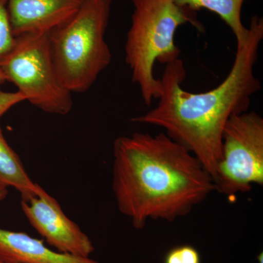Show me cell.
<instances>
[{
    "mask_svg": "<svg viewBox=\"0 0 263 263\" xmlns=\"http://www.w3.org/2000/svg\"><path fill=\"white\" fill-rule=\"evenodd\" d=\"M0 70L6 81L40 110L56 115H67L72 110V93L57 75L48 32L15 36L13 48L0 61Z\"/></svg>",
    "mask_w": 263,
    "mask_h": 263,
    "instance_id": "5",
    "label": "cell"
},
{
    "mask_svg": "<svg viewBox=\"0 0 263 263\" xmlns=\"http://www.w3.org/2000/svg\"><path fill=\"white\" fill-rule=\"evenodd\" d=\"M26 101V98L19 91L10 92L0 90V118L17 104Z\"/></svg>",
    "mask_w": 263,
    "mask_h": 263,
    "instance_id": "14",
    "label": "cell"
},
{
    "mask_svg": "<svg viewBox=\"0 0 263 263\" xmlns=\"http://www.w3.org/2000/svg\"><path fill=\"white\" fill-rule=\"evenodd\" d=\"M263 40V18L254 15L247 41L236 48L233 67L220 84L205 92L183 90L186 77L182 60L165 65L160 79V91L155 108L132 122L164 129L175 141L186 147L215 178L221 157L222 134L228 120L249 111L252 98L261 89L254 65Z\"/></svg>",
    "mask_w": 263,
    "mask_h": 263,
    "instance_id": "1",
    "label": "cell"
},
{
    "mask_svg": "<svg viewBox=\"0 0 263 263\" xmlns=\"http://www.w3.org/2000/svg\"><path fill=\"white\" fill-rule=\"evenodd\" d=\"M214 183L215 190L229 197L263 184V119L258 114L247 111L227 122Z\"/></svg>",
    "mask_w": 263,
    "mask_h": 263,
    "instance_id": "6",
    "label": "cell"
},
{
    "mask_svg": "<svg viewBox=\"0 0 263 263\" xmlns=\"http://www.w3.org/2000/svg\"><path fill=\"white\" fill-rule=\"evenodd\" d=\"M21 205L29 224L58 252L86 257L94 252L89 236L65 215L58 201L45 190L36 196L22 199Z\"/></svg>",
    "mask_w": 263,
    "mask_h": 263,
    "instance_id": "7",
    "label": "cell"
},
{
    "mask_svg": "<svg viewBox=\"0 0 263 263\" xmlns=\"http://www.w3.org/2000/svg\"><path fill=\"white\" fill-rule=\"evenodd\" d=\"M257 260H258V263H263V254L262 252L259 254V255L257 256Z\"/></svg>",
    "mask_w": 263,
    "mask_h": 263,
    "instance_id": "18",
    "label": "cell"
},
{
    "mask_svg": "<svg viewBox=\"0 0 263 263\" xmlns=\"http://www.w3.org/2000/svg\"><path fill=\"white\" fill-rule=\"evenodd\" d=\"M0 263H18L16 262H13V261L8 260V259H5L0 257Z\"/></svg>",
    "mask_w": 263,
    "mask_h": 263,
    "instance_id": "17",
    "label": "cell"
},
{
    "mask_svg": "<svg viewBox=\"0 0 263 263\" xmlns=\"http://www.w3.org/2000/svg\"><path fill=\"white\" fill-rule=\"evenodd\" d=\"M15 41L7 9L6 0H0V61L13 48Z\"/></svg>",
    "mask_w": 263,
    "mask_h": 263,
    "instance_id": "12",
    "label": "cell"
},
{
    "mask_svg": "<svg viewBox=\"0 0 263 263\" xmlns=\"http://www.w3.org/2000/svg\"><path fill=\"white\" fill-rule=\"evenodd\" d=\"M178 6L195 12L206 9L219 15L231 29L236 39L237 47L248 37L249 28L243 25L241 11L246 0H173Z\"/></svg>",
    "mask_w": 263,
    "mask_h": 263,
    "instance_id": "11",
    "label": "cell"
},
{
    "mask_svg": "<svg viewBox=\"0 0 263 263\" xmlns=\"http://www.w3.org/2000/svg\"><path fill=\"white\" fill-rule=\"evenodd\" d=\"M134 10L126 39L125 59L133 83L139 86L148 106L158 99L160 79L154 75L156 62L167 65L179 59L175 43L176 29L190 23L203 30L195 12L178 6L173 0H133Z\"/></svg>",
    "mask_w": 263,
    "mask_h": 263,
    "instance_id": "3",
    "label": "cell"
},
{
    "mask_svg": "<svg viewBox=\"0 0 263 263\" xmlns=\"http://www.w3.org/2000/svg\"><path fill=\"white\" fill-rule=\"evenodd\" d=\"M6 79H5L4 74L0 70V84H3V83L6 82Z\"/></svg>",
    "mask_w": 263,
    "mask_h": 263,
    "instance_id": "16",
    "label": "cell"
},
{
    "mask_svg": "<svg viewBox=\"0 0 263 263\" xmlns=\"http://www.w3.org/2000/svg\"><path fill=\"white\" fill-rule=\"evenodd\" d=\"M8 189L1 187L0 186V203L5 200V197L8 195Z\"/></svg>",
    "mask_w": 263,
    "mask_h": 263,
    "instance_id": "15",
    "label": "cell"
},
{
    "mask_svg": "<svg viewBox=\"0 0 263 263\" xmlns=\"http://www.w3.org/2000/svg\"><path fill=\"white\" fill-rule=\"evenodd\" d=\"M112 0H87L73 16L48 32L57 75L71 93L89 90L111 62L105 41Z\"/></svg>",
    "mask_w": 263,
    "mask_h": 263,
    "instance_id": "4",
    "label": "cell"
},
{
    "mask_svg": "<svg viewBox=\"0 0 263 263\" xmlns=\"http://www.w3.org/2000/svg\"><path fill=\"white\" fill-rule=\"evenodd\" d=\"M113 154L118 209L136 229L186 216L215 190L201 162L166 133L119 137Z\"/></svg>",
    "mask_w": 263,
    "mask_h": 263,
    "instance_id": "2",
    "label": "cell"
},
{
    "mask_svg": "<svg viewBox=\"0 0 263 263\" xmlns=\"http://www.w3.org/2000/svg\"><path fill=\"white\" fill-rule=\"evenodd\" d=\"M0 257L18 263H100L89 257L55 252L27 233L0 228Z\"/></svg>",
    "mask_w": 263,
    "mask_h": 263,
    "instance_id": "9",
    "label": "cell"
},
{
    "mask_svg": "<svg viewBox=\"0 0 263 263\" xmlns=\"http://www.w3.org/2000/svg\"><path fill=\"white\" fill-rule=\"evenodd\" d=\"M87 0H6L14 36L48 32L65 23Z\"/></svg>",
    "mask_w": 263,
    "mask_h": 263,
    "instance_id": "8",
    "label": "cell"
},
{
    "mask_svg": "<svg viewBox=\"0 0 263 263\" xmlns=\"http://www.w3.org/2000/svg\"><path fill=\"white\" fill-rule=\"evenodd\" d=\"M1 120V118H0ZM0 186L13 187L18 191L22 199L41 194L44 189L33 182L20 157L5 139L0 123Z\"/></svg>",
    "mask_w": 263,
    "mask_h": 263,
    "instance_id": "10",
    "label": "cell"
},
{
    "mask_svg": "<svg viewBox=\"0 0 263 263\" xmlns=\"http://www.w3.org/2000/svg\"><path fill=\"white\" fill-rule=\"evenodd\" d=\"M164 263H201V259L196 249L183 245L171 249L166 255Z\"/></svg>",
    "mask_w": 263,
    "mask_h": 263,
    "instance_id": "13",
    "label": "cell"
}]
</instances>
